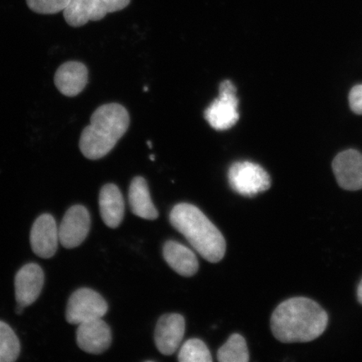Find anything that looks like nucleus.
I'll list each match as a JSON object with an SVG mask.
<instances>
[{
  "mask_svg": "<svg viewBox=\"0 0 362 362\" xmlns=\"http://www.w3.org/2000/svg\"><path fill=\"white\" fill-rule=\"evenodd\" d=\"M108 305L100 293L88 288H81L71 293L68 300L66 320L71 325L103 318Z\"/></svg>",
  "mask_w": 362,
  "mask_h": 362,
  "instance_id": "7",
  "label": "nucleus"
},
{
  "mask_svg": "<svg viewBox=\"0 0 362 362\" xmlns=\"http://www.w3.org/2000/svg\"><path fill=\"white\" fill-rule=\"evenodd\" d=\"M178 360L180 362H211L212 357L205 343L199 339H191L181 346Z\"/></svg>",
  "mask_w": 362,
  "mask_h": 362,
  "instance_id": "20",
  "label": "nucleus"
},
{
  "mask_svg": "<svg viewBox=\"0 0 362 362\" xmlns=\"http://www.w3.org/2000/svg\"><path fill=\"white\" fill-rule=\"evenodd\" d=\"M71 0H26L30 10L42 15H55L64 11Z\"/></svg>",
  "mask_w": 362,
  "mask_h": 362,
  "instance_id": "21",
  "label": "nucleus"
},
{
  "mask_svg": "<svg viewBox=\"0 0 362 362\" xmlns=\"http://www.w3.org/2000/svg\"><path fill=\"white\" fill-rule=\"evenodd\" d=\"M350 106L353 112L362 115V85L356 86L351 90Z\"/></svg>",
  "mask_w": 362,
  "mask_h": 362,
  "instance_id": "22",
  "label": "nucleus"
},
{
  "mask_svg": "<svg viewBox=\"0 0 362 362\" xmlns=\"http://www.w3.org/2000/svg\"><path fill=\"white\" fill-rule=\"evenodd\" d=\"M337 182L347 191L362 189V155L354 149H349L334 158L332 164Z\"/></svg>",
  "mask_w": 362,
  "mask_h": 362,
  "instance_id": "12",
  "label": "nucleus"
},
{
  "mask_svg": "<svg viewBox=\"0 0 362 362\" xmlns=\"http://www.w3.org/2000/svg\"><path fill=\"white\" fill-rule=\"evenodd\" d=\"M228 181L235 192L246 197H256L271 187L268 172L250 161L234 163L228 170Z\"/></svg>",
  "mask_w": 362,
  "mask_h": 362,
  "instance_id": "4",
  "label": "nucleus"
},
{
  "mask_svg": "<svg viewBox=\"0 0 362 362\" xmlns=\"http://www.w3.org/2000/svg\"><path fill=\"white\" fill-rule=\"evenodd\" d=\"M45 274L37 264H27L17 272L15 278L16 300L18 305L28 307L36 301L42 293Z\"/></svg>",
  "mask_w": 362,
  "mask_h": 362,
  "instance_id": "10",
  "label": "nucleus"
},
{
  "mask_svg": "<svg viewBox=\"0 0 362 362\" xmlns=\"http://www.w3.org/2000/svg\"><path fill=\"white\" fill-rule=\"evenodd\" d=\"M76 343L81 350L90 354H101L110 347L112 332L105 321L95 319L79 324Z\"/></svg>",
  "mask_w": 362,
  "mask_h": 362,
  "instance_id": "11",
  "label": "nucleus"
},
{
  "mask_svg": "<svg viewBox=\"0 0 362 362\" xmlns=\"http://www.w3.org/2000/svg\"><path fill=\"white\" fill-rule=\"evenodd\" d=\"M129 122L128 111L119 103L99 107L90 117V124L81 134V152L92 160L106 156L125 134Z\"/></svg>",
  "mask_w": 362,
  "mask_h": 362,
  "instance_id": "2",
  "label": "nucleus"
},
{
  "mask_svg": "<svg viewBox=\"0 0 362 362\" xmlns=\"http://www.w3.org/2000/svg\"><path fill=\"white\" fill-rule=\"evenodd\" d=\"M220 362H247L249 353L245 339L239 334H233L217 352Z\"/></svg>",
  "mask_w": 362,
  "mask_h": 362,
  "instance_id": "18",
  "label": "nucleus"
},
{
  "mask_svg": "<svg viewBox=\"0 0 362 362\" xmlns=\"http://www.w3.org/2000/svg\"><path fill=\"white\" fill-rule=\"evenodd\" d=\"M21 353V342L13 329L0 320V362H13Z\"/></svg>",
  "mask_w": 362,
  "mask_h": 362,
  "instance_id": "19",
  "label": "nucleus"
},
{
  "mask_svg": "<svg viewBox=\"0 0 362 362\" xmlns=\"http://www.w3.org/2000/svg\"><path fill=\"white\" fill-rule=\"evenodd\" d=\"M30 242L35 255L45 259L55 256L60 241L57 221L51 214L40 215L35 221Z\"/></svg>",
  "mask_w": 362,
  "mask_h": 362,
  "instance_id": "9",
  "label": "nucleus"
},
{
  "mask_svg": "<svg viewBox=\"0 0 362 362\" xmlns=\"http://www.w3.org/2000/svg\"><path fill=\"white\" fill-rule=\"evenodd\" d=\"M24 310H25L24 306L17 304V306L16 307V313L17 315H21L23 314V312H24Z\"/></svg>",
  "mask_w": 362,
  "mask_h": 362,
  "instance_id": "24",
  "label": "nucleus"
},
{
  "mask_svg": "<svg viewBox=\"0 0 362 362\" xmlns=\"http://www.w3.org/2000/svg\"><path fill=\"white\" fill-rule=\"evenodd\" d=\"M129 200L133 214L146 220H156L158 212L153 205L146 180L140 176L130 184Z\"/></svg>",
  "mask_w": 362,
  "mask_h": 362,
  "instance_id": "17",
  "label": "nucleus"
},
{
  "mask_svg": "<svg viewBox=\"0 0 362 362\" xmlns=\"http://www.w3.org/2000/svg\"><path fill=\"white\" fill-rule=\"evenodd\" d=\"M185 321L179 314H167L158 320L155 332L156 345L163 355L177 351L185 334Z\"/></svg>",
  "mask_w": 362,
  "mask_h": 362,
  "instance_id": "13",
  "label": "nucleus"
},
{
  "mask_svg": "<svg viewBox=\"0 0 362 362\" xmlns=\"http://www.w3.org/2000/svg\"><path fill=\"white\" fill-rule=\"evenodd\" d=\"M130 0H71L63 11L65 21L72 27L103 19L107 13L124 10Z\"/></svg>",
  "mask_w": 362,
  "mask_h": 362,
  "instance_id": "6",
  "label": "nucleus"
},
{
  "mask_svg": "<svg viewBox=\"0 0 362 362\" xmlns=\"http://www.w3.org/2000/svg\"><path fill=\"white\" fill-rule=\"evenodd\" d=\"M99 208L103 223L110 228H117L124 216V200L115 184L103 185L99 194Z\"/></svg>",
  "mask_w": 362,
  "mask_h": 362,
  "instance_id": "15",
  "label": "nucleus"
},
{
  "mask_svg": "<svg viewBox=\"0 0 362 362\" xmlns=\"http://www.w3.org/2000/svg\"><path fill=\"white\" fill-rule=\"evenodd\" d=\"M170 221L204 259L218 262L226 253V240L205 214L192 204L180 203L172 209Z\"/></svg>",
  "mask_w": 362,
  "mask_h": 362,
  "instance_id": "3",
  "label": "nucleus"
},
{
  "mask_svg": "<svg viewBox=\"0 0 362 362\" xmlns=\"http://www.w3.org/2000/svg\"><path fill=\"white\" fill-rule=\"evenodd\" d=\"M90 228V216L84 206L75 205L68 209L59 226V241L67 249L81 245L87 238Z\"/></svg>",
  "mask_w": 362,
  "mask_h": 362,
  "instance_id": "8",
  "label": "nucleus"
},
{
  "mask_svg": "<svg viewBox=\"0 0 362 362\" xmlns=\"http://www.w3.org/2000/svg\"><path fill=\"white\" fill-rule=\"evenodd\" d=\"M328 315L310 298L297 297L285 300L271 317V329L284 343L310 342L327 329Z\"/></svg>",
  "mask_w": 362,
  "mask_h": 362,
  "instance_id": "1",
  "label": "nucleus"
},
{
  "mask_svg": "<svg viewBox=\"0 0 362 362\" xmlns=\"http://www.w3.org/2000/svg\"><path fill=\"white\" fill-rule=\"evenodd\" d=\"M163 255L170 268L184 277H192L199 269V262L191 249L175 241H169L163 248Z\"/></svg>",
  "mask_w": 362,
  "mask_h": 362,
  "instance_id": "16",
  "label": "nucleus"
},
{
  "mask_svg": "<svg viewBox=\"0 0 362 362\" xmlns=\"http://www.w3.org/2000/svg\"><path fill=\"white\" fill-rule=\"evenodd\" d=\"M238 108L237 88L232 81L225 80L220 85L219 97L206 108L204 115L214 129L226 130L238 123Z\"/></svg>",
  "mask_w": 362,
  "mask_h": 362,
  "instance_id": "5",
  "label": "nucleus"
},
{
  "mask_svg": "<svg viewBox=\"0 0 362 362\" xmlns=\"http://www.w3.org/2000/svg\"><path fill=\"white\" fill-rule=\"evenodd\" d=\"M357 298L361 305H362V279L359 284L358 288H357Z\"/></svg>",
  "mask_w": 362,
  "mask_h": 362,
  "instance_id": "23",
  "label": "nucleus"
},
{
  "mask_svg": "<svg viewBox=\"0 0 362 362\" xmlns=\"http://www.w3.org/2000/svg\"><path fill=\"white\" fill-rule=\"evenodd\" d=\"M54 81L64 96H78L88 83V68L79 62H67L58 68Z\"/></svg>",
  "mask_w": 362,
  "mask_h": 362,
  "instance_id": "14",
  "label": "nucleus"
}]
</instances>
